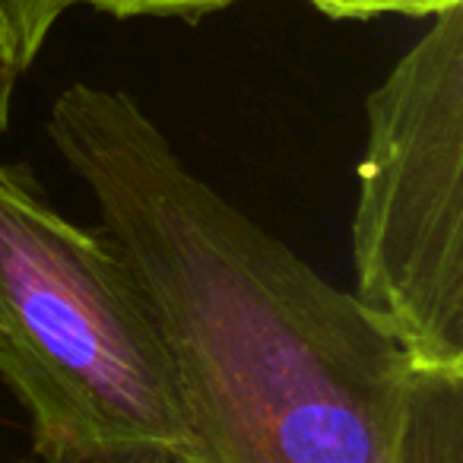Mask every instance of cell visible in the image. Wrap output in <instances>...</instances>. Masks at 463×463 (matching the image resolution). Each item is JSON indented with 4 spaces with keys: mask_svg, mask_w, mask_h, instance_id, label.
<instances>
[{
    "mask_svg": "<svg viewBox=\"0 0 463 463\" xmlns=\"http://www.w3.org/2000/svg\"><path fill=\"white\" fill-rule=\"evenodd\" d=\"M48 137L156 311L187 463H463V368L416 359L194 175L137 99L73 83Z\"/></svg>",
    "mask_w": 463,
    "mask_h": 463,
    "instance_id": "1",
    "label": "cell"
},
{
    "mask_svg": "<svg viewBox=\"0 0 463 463\" xmlns=\"http://www.w3.org/2000/svg\"><path fill=\"white\" fill-rule=\"evenodd\" d=\"M0 381L39 463H187L172 353L115 245L71 222L23 165L0 162Z\"/></svg>",
    "mask_w": 463,
    "mask_h": 463,
    "instance_id": "2",
    "label": "cell"
},
{
    "mask_svg": "<svg viewBox=\"0 0 463 463\" xmlns=\"http://www.w3.org/2000/svg\"><path fill=\"white\" fill-rule=\"evenodd\" d=\"M353 296L416 359L463 368V0L365 105Z\"/></svg>",
    "mask_w": 463,
    "mask_h": 463,
    "instance_id": "3",
    "label": "cell"
},
{
    "mask_svg": "<svg viewBox=\"0 0 463 463\" xmlns=\"http://www.w3.org/2000/svg\"><path fill=\"white\" fill-rule=\"evenodd\" d=\"M67 7L73 0H0V134L10 124L16 86L33 71Z\"/></svg>",
    "mask_w": 463,
    "mask_h": 463,
    "instance_id": "4",
    "label": "cell"
},
{
    "mask_svg": "<svg viewBox=\"0 0 463 463\" xmlns=\"http://www.w3.org/2000/svg\"><path fill=\"white\" fill-rule=\"evenodd\" d=\"M73 4H90V7L105 10L111 16H184V20H200V16L232 7L239 0H73Z\"/></svg>",
    "mask_w": 463,
    "mask_h": 463,
    "instance_id": "5",
    "label": "cell"
},
{
    "mask_svg": "<svg viewBox=\"0 0 463 463\" xmlns=\"http://www.w3.org/2000/svg\"><path fill=\"white\" fill-rule=\"evenodd\" d=\"M321 14L336 20H368L378 14H410V16H435L438 10L460 4V0H311Z\"/></svg>",
    "mask_w": 463,
    "mask_h": 463,
    "instance_id": "6",
    "label": "cell"
},
{
    "mask_svg": "<svg viewBox=\"0 0 463 463\" xmlns=\"http://www.w3.org/2000/svg\"><path fill=\"white\" fill-rule=\"evenodd\" d=\"M115 463H175V460H165V457H134V460H115Z\"/></svg>",
    "mask_w": 463,
    "mask_h": 463,
    "instance_id": "7",
    "label": "cell"
}]
</instances>
